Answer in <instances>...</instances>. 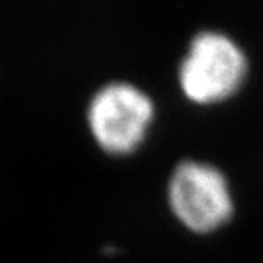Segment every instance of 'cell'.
Returning <instances> with one entry per match:
<instances>
[{
	"mask_svg": "<svg viewBox=\"0 0 263 263\" xmlns=\"http://www.w3.org/2000/svg\"><path fill=\"white\" fill-rule=\"evenodd\" d=\"M246 73V59L229 36L202 31L193 38L180 68L185 94L193 101L210 103L233 94Z\"/></svg>",
	"mask_w": 263,
	"mask_h": 263,
	"instance_id": "obj_1",
	"label": "cell"
},
{
	"mask_svg": "<svg viewBox=\"0 0 263 263\" xmlns=\"http://www.w3.org/2000/svg\"><path fill=\"white\" fill-rule=\"evenodd\" d=\"M170 203L178 219L193 231H210L233 212V198L224 175L198 161L178 164L170 181Z\"/></svg>",
	"mask_w": 263,
	"mask_h": 263,
	"instance_id": "obj_2",
	"label": "cell"
},
{
	"mask_svg": "<svg viewBox=\"0 0 263 263\" xmlns=\"http://www.w3.org/2000/svg\"><path fill=\"white\" fill-rule=\"evenodd\" d=\"M152 101L128 82L106 84L89 104V125L108 152H128L144 139L152 118Z\"/></svg>",
	"mask_w": 263,
	"mask_h": 263,
	"instance_id": "obj_3",
	"label": "cell"
}]
</instances>
